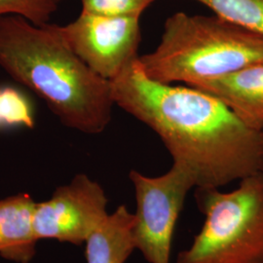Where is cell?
Returning <instances> with one entry per match:
<instances>
[{
	"mask_svg": "<svg viewBox=\"0 0 263 263\" xmlns=\"http://www.w3.org/2000/svg\"><path fill=\"white\" fill-rule=\"evenodd\" d=\"M109 82L114 104L159 136L196 188H220L258 173L262 133L215 96L152 80L139 57Z\"/></svg>",
	"mask_w": 263,
	"mask_h": 263,
	"instance_id": "1",
	"label": "cell"
},
{
	"mask_svg": "<svg viewBox=\"0 0 263 263\" xmlns=\"http://www.w3.org/2000/svg\"><path fill=\"white\" fill-rule=\"evenodd\" d=\"M0 67L38 96L68 129L98 135L111 122L110 82L79 59L58 25L0 17Z\"/></svg>",
	"mask_w": 263,
	"mask_h": 263,
	"instance_id": "2",
	"label": "cell"
},
{
	"mask_svg": "<svg viewBox=\"0 0 263 263\" xmlns=\"http://www.w3.org/2000/svg\"><path fill=\"white\" fill-rule=\"evenodd\" d=\"M139 62L154 81L194 86L263 63V36L216 15L178 12L166 20L158 46Z\"/></svg>",
	"mask_w": 263,
	"mask_h": 263,
	"instance_id": "3",
	"label": "cell"
},
{
	"mask_svg": "<svg viewBox=\"0 0 263 263\" xmlns=\"http://www.w3.org/2000/svg\"><path fill=\"white\" fill-rule=\"evenodd\" d=\"M205 216L201 230L176 263H263V176L240 180L238 187L196 188Z\"/></svg>",
	"mask_w": 263,
	"mask_h": 263,
	"instance_id": "4",
	"label": "cell"
},
{
	"mask_svg": "<svg viewBox=\"0 0 263 263\" xmlns=\"http://www.w3.org/2000/svg\"><path fill=\"white\" fill-rule=\"evenodd\" d=\"M129 179L137 202L133 226L136 250L148 263H171L177 221L189 191L196 187L195 180L184 166L175 162L158 177L132 170Z\"/></svg>",
	"mask_w": 263,
	"mask_h": 263,
	"instance_id": "5",
	"label": "cell"
},
{
	"mask_svg": "<svg viewBox=\"0 0 263 263\" xmlns=\"http://www.w3.org/2000/svg\"><path fill=\"white\" fill-rule=\"evenodd\" d=\"M141 17L104 16L81 11L58 28L68 46L96 74L111 81L138 55Z\"/></svg>",
	"mask_w": 263,
	"mask_h": 263,
	"instance_id": "6",
	"label": "cell"
},
{
	"mask_svg": "<svg viewBox=\"0 0 263 263\" xmlns=\"http://www.w3.org/2000/svg\"><path fill=\"white\" fill-rule=\"evenodd\" d=\"M108 199L103 186L86 174H77L56 188L50 199L36 202L32 224L38 241L55 239L84 244L107 214Z\"/></svg>",
	"mask_w": 263,
	"mask_h": 263,
	"instance_id": "7",
	"label": "cell"
},
{
	"mask_svg": "<svg viewBox=\"0 0 263 263\" xmlns=\"http://www.w3.org/2000/svg\"><path fill=\"white\" fill-rule=\"evenodd\" d=\"M220 100L248 127L263 132V63L190 86Z\"/></svg>",
	"mask_w": 263,
	"mask_h": 263,
	"instance_id": "8",
	"label": "cell"
},
{
	"mask_svg": "<svg viewBox=\"0 0 263 263\" xmlns=\"http://www.w3.org/2000/svg\"><path fill=\"white\" fill-rule=\"evenodd\" d=\"M35 204L25 192L0 199V255L3 258L29 263L34 257L38 242L32 224Z\"/></svg>",
	"mask_w": 263,
	"mask_h": 263,
	"instance_id": "9",
	"label": "cell"
},
{
	"mask_svg": "<svg viewBox=\"0 0 263 263\" xmlns=\"http://www.w3.org/2000/svg\"><path fill=\"white\" fill-rule=\"evenodd\" d=\"M135 215L121 205L108 215L85 242L87 263H126L136 250Z\"/></svg>",
	"mask_w": 263,
	"mask_h": 263,
	"instance_id": "10",
	"label": "cell"
},
{
	"mask_svg": "<svg viewBox=\"0 0 263 263\" xmlns=\"http://www.w3.org/2000/svg\"><path fill=\"white\" fill-rule=\"evenodd\" d=\"M215 15L263 36V0H194Z\"/></svg>",
	"mask_w": 263,
	"mask_h": 263,
	"instance_id": "11",
	"label": "cell"
},
{
	"mask_svg": "<svg viewBox=\"0 0 263 263\" xmlns=\"http://www.w3.org/2000/svg\"><path fill=\"white\" fill-rule=\"evenodd\" d=\"M0 123L1 128L32 129L35 126L32 104L28 98L14 87H0Z\"/></svg>",
	"mask_w": 263,
	"mask_h": 263,
	"instance_id": "12",
	"label": "cell"
},
{
	"mask_svg": "<svg viewBox=\"0 0 263 263\" xmlns=\"http://www.w3.org/2000/svg\"><path fill=\"white\" fill-rule=\"evenodd\" d=\"M66 0H0V17L18 16L34 26L47 25Z\"/></svg>",
	"mask_w": 263,
	"mask_h": 263,
	"instance_id": "13",
	"label": "cell"
},
{
	"mask_svg": "<svg viewBox=\"0 0 263 263\" xmlns=\"http://www.w3.org/2000/svg\"><path fill=\"white\" fill-rule=\"evenodd\" d=\"M154 0H81L82 11L104 16L141 17Z\"/></svg>",
	"mask_w": 263,
	"mask_h": 263,
	"instance_id": "14",
	"label": "cell"
},
{
	"mask_svg": "<svg viewBox=\"0 0 263 263\" xmlns=\"http://www.w3.org/2000/svg\"><path fill=\"white\" fill-rule=\"evenodd\" d=\"M258 173H260L263 176V132H262V145H261V153H260V163H259V171Z\"/></svg>",
	"mask_w": 263,
	"mask_h": 263,
	"instance_id": "15",
	"label": "cell"
},
{
	"mask_svg": "<svg viewBox=\"0 0 263 263\" xmlns=\"http://www.w3.org/2000/svg\"><path fill=\"white\" fill-rule=\"evenodd\" d=\"M0 128H1V123H0Z\"/></svg>",
	"mask_w": 263,
	"mask_h": 263,
	"instance_id": "16",
	"label": "cell"
}]
</instances>
